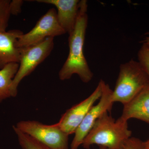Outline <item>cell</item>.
<instances>
[{
	"label": "cell",
	"mask_w": 149,
	"mask_h": 149,
	"mask_svg": "<svg viewBox=\"0 0 149 149\" xmlns=\"http://www.w3.org/2000/svg\"><path fill=\"white\" fill-rule=\"evenodd\" d=\"M149 83V77L139 61L134 60L120 65L112 101L125 104Z\"/></svg>",
	"instance_id": "3957f363"
},
{
	"label": "cell",
	"mask_w": 149,
	"mask_h": 149,
	"mask_svg": "<svg viewBox=\"0 0 149 149\" xmlns=\"http://www.w3.org/2000/svg\"><path fill=\"white\" fill-rule=\"evenodd\" d=\"M103 81L100 80L91 95L67 110L57 123L59 128L68 136L75 133L91 107L100 98L102 92Z\"/></svg>",
	"instance_id": "ba28073f"
},
{
	"label": "cell",
	"mask_w": 149,
	"mask_h": 149,
	"mask_svg": "<svg viewBox=\"0 0 149 149\" xmlns=\"http://www.w3.org/2000/svg\"><path fill=\"white\" fill-rule=\"evenodd\" d=\"M124 149H146L144 142L138 138L132 137L125 141Z\"/></svg>",
	"instance_id": "2e32d148"
},
{
	"label": "cell",
	"mask_w": 149,
	"mask_h": 149,
	"mask_svg": "<svg viewBox=\"0 0 149 149\" xmlns=\"http://www.w3.org/2000/svg\"><path fill=\"white\" fill-rule=\"evenodd\" d=\"M143 44H145V45L149 46V36L146 37V39L143 42Z\"/></svg>",
	"instance_id": "ac0fdd59"
},
{
	"label": "cell",
	"mask_w": 149,
	"mask_h": 149,
	"mask_svg": "<svg viewBox=\"0 0 149 149\" xmlns=\"http://www.w3.org/2000/svg\"><path fill=\"white\" fill-rule=\"evenodd\" d=\"M144 143L146 149H149V139L145 142H144Z\"/></svg>",
	"instance_id": "d6986e66"
},
{
	"label": "cell",
	"mask_w": 149,
	"mask_h": 149,
	"mask_svg": "<svg viewBox=\"0 0 149 149\" xmlns=\"http://www.w3.org/2000/svg\"><path fill=\"white\" fill-rule=\"evenodd\" d=\"M120 117L127 121L136 118L149 123V83L123 105Z\"/></svg>",
	"instance_id": "8fae6325"
},
{
	"label": "cell",
	"mask_w": 149,
	"mask_h": 149,
	"mask_svg": "<svg viewBox=\"0 0 149 149\" xmlns=\"http://www.w3.org/2000/svg\"><path fill=\"white\" fill-rule=\"evenodd\" d=\"M61 27L54 8L50 9L37 21L35 27L26 34L20 35L17 42L19 48L35 45L49 37H54L65 34Z\"/></svg>",
	"instance_id": "8992f818"
},
{
	"label": "cell",
	"mask_w": 149,
	"mask_h": 149,
	"mask_svg": "<svg viewBox=\"0 0 149 149\" xmlns=\"http://www.w3.org/2000/svg\"><path fill=\"white\" fill-rule=\"evenodd\" d=\"M112 92L109 85L103 81L102 92L100 101L91 107L75 131L70 149H78L96 120L106 112L111 111L114 103L112 101Z\"/></svg>",
	"instance_id": "52a82bcc"
},
{
	"label": "cell",
	"mask_w": 149,
	"mask_h": 149,
	"mask_svg": "<svg viewBox=\"0 0 149 149\" xmlns=\"http://www.w3.org/2000/svg\"><path fill=\"white\" fill-rule=\"evenodd\" d=\"M23 32L13 29L0 33V69L10 63H19L20 49L17 42Z\"/></svg>",
	"instance_id": "30bf717a"
},
{
	"label": "cell",
	"mask_w": 149,
	"mask_h": 149,
	"mask_svg": "<svg viewBox=\"0 0 149 149\" xmlns=\"http://www.w3.org/2000/svg\"><path fill=\"white\" fill-rule=\"evenodd\" d=\"M10 0H0V33L5 32L10 15Z\"/></svg>",
	"instance_id": "5bb4252c"
},
{
	"label": "cell",
	"mask_w": 149,
	"mask_h": 149,
	"mask_svg": "<svg viewBox=\"0 0 149 149\" xmlns=\"http://www.w3.org/2000/svg\"><path fill=\"white\" fill-rule=\"evenodd\" d=\"M19 66L18 63H10L0 69V103L11 97V87Z\"/></svg>",
	"instance_id": "7c38bea8"
},
{
	"label": "cell",
	"mask_w": 149,
	"mask_h": 149,
	"mask_svg": "<svg viewBox=\"0 0 149 149\" xmlns=\"http://www.w3.org/2000/svg\"><path fill=\"white\" fill-rule=\"evenodd\" d=\"M99 147H100V149H106L103 147H102V146H99Z\"/></svg>",
	"instance_id": "ffe728a7"
},
{
	"label": "cell",
	"mask_w": 149,
	"mask_h": 149,
	"mask_svg": "<svg viewBox=\"0 0 149 149\" xmlns=\"http://www.w3.org/2000/svg\"><path fill=\"white\" fill-rule=\"evenodd\" d=\"M139 62L149 77V46L143 44L138 53Z\"/></svg>",
	"instance_id": "9a60e30c"
},
{
	"label": "cell",
	"mask_w": 149,
	"mask_h": 149,
	"mask_svg": "<svg viewBox=\"0 0 149 149\" xmlns=\"http://www.w3.org/2000/svg\"><path fill=\"white\" fill-rule=\"evenodd\" d=\"M87 11V1H80L76 24L73 31L69 34V54L59 72L61 80H68L75 74L85 83H89L93 79V73L88 65L83 51L88 23Z\"/></svg>",
	"instance_id": "6da1fadb"
},
{
	"label": "cell",
	"mask_w": 149,
	"mask_h": 149,
	"mask_svg": "<svg viewBox=\"0 0 149 149\" xmlns=\"http://www.w3.org/2000/svg\"><path fill=\"white\" fill-rule=\"evenodd\" d=\"M131 134L127 120L120 117L116 120L106 112L96 120L81 146L85 149L94 145L106 149H124L125 141Z\"/></svg>",
	"instance_id": "7a4b0ae2"
},
{
	"label": "cell",
	"mask_w": 149,
	"mask_h": 149,
	"mask_svg": "<svg viewBox=\"0 0 149 149\" xmlns=\"http://www.w3.org/2000/svg\"><path fill=\"white\" fill-rule=\"evenodd\" d=\"M23 1L21 0L10 1V9L11 15H17L21 12V7L23 4Z\"/></svg>",
	"instance_id": "e0dca14e"
},
{
	"label": "cell",
	"mask_w": 149,
	"mask_h": 149,
	"mask_svg": "<svg viewBox=\"0 0 149 149\" xmlns=\"http://www.w3.org/2000/svg\"><path fill=\"white\" fill-rule=\"evenodd\" d=\"M13 129L17 136L22 149H49L31 136L21 132L14 125L13 126Z\"/></svg>",
	"instance_id": "4fadbf2b"
},
{
	"label": "cell",
	"mask_w": 149,
	"mask_h": 149,
	"mask_svg": "<svg viewBox=\"0 0 149 149\" xmlns=\"http://www.w3.org/2000/svg\"><path fill=\"white\" fill-rule=\"evenodd\" d=\"M14 126L49 149H68L69 136L57 123L48 125L35 120H23Z\"/></svg>",
	"instance_id": "5b68a950"
},
{
	"label": "cell",
	"mask_w": 149,
	"mask_h": 149,
	"mask_svg": "<svg viewBox=\"0 0 149 149\" xmlns=\"http://www.w3.org/2000/svg\"><path fill=\"white\" fill-rule=\"evenodd\" d=\"M54 38L49 37L35 45L20 48L18 70L13 81L11 97H16L17 88L22 79L28 76L49 55L53 49Z\"/></svg>",
	"instance_id": "277c9868"
},
{
	"label": "cell",
	"mask_w": 149,
	"mask_h": 149,
	"mask_svg": "<svg viewBox=\"0 0 149 149\" xmlns=\"http://www.w3.org/2000/svg\"><path fill=\"white\" fill-rule=\"evenodd\" d=\"M36 1L54 6L57 9L58 20L63 29L68 34L73 31L78 17L80 1L37 0Z\"/></svg>",
	"instance_id": "9c48e42d"
}]
</instances>
